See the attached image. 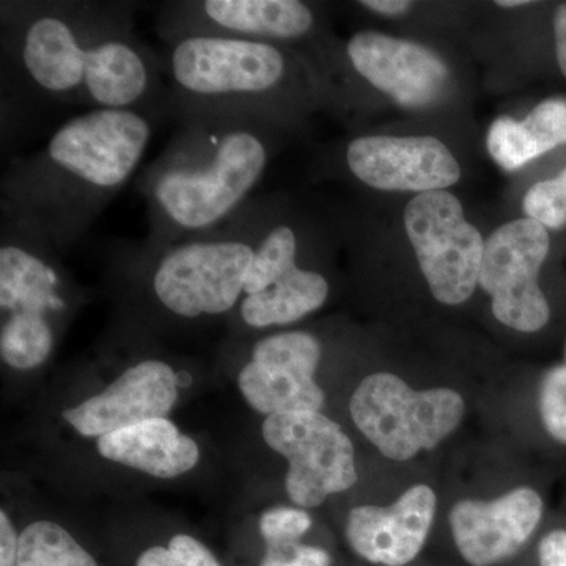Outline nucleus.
<instances>
[{
	"label": "nucleus",
	"mask_w": 566,
	"mask_h": 566,
	"mask_svg": "<svg viewBox=\"0 0 566 566\" xmlns=\"http://www.w3.org/2000/svg\"><path fill=\"white\" fill-rule=\"evenodd\" d=\"M133 0H2V133L44 107L148 112L169 120L161 54Z\"/></svg>",
	"instance_id": "nucleus-1"
},
{
	"label": "nucleus",
	"mask_w": 566,
	"mask_h": 566,
	"mask_svg": "<svg viewBox=\"0 0 566 566\" xmlns=\"http://www.w3.org/2000/svg\"><path fill=\"white\" fill-rule=\"evenodd\" d=\"M161 122L126 109L74 115L39 150L9 159L0 214L39 230L59 253L69 252L132 180Z\"/></svg>",
	"instance_id": "nucleus-2"
},
{
	"label": "nucleus",
	"mask_w": 566,
	"mask_h": 566,
	"mask_svg": "<svg viewBox=\"0 0 566 566\" xmlns=\"http://www.w3.org/2000/svg\"><path fill=\"white\" fill-rule=\"evenodd\" d=\"M180 128L136 180L156 249L219 229L262 181L274 156L277 123L240 112L178 118Z\"/></svg>",
	"instance_id": "nucleus-3"
},
{
	"label": "nucleus",
	"mask_w": 566,
	"mask_h": 566,
	"mask_svg": "<svg viewBox=\"0 0 566 566\" xmlns=\"http://www.w3.org/2000/svg\"><path fill=\"white\" fill-rule=\"evenodd\" d=\"M260 221L262 197L253 196L212 232L156 249L142 243L114 248L164 314L182 322L218 318L243 301Z\"/></svg>",
	"instance_id": "nucleus-4"
},
{
	"label": "nucleus",
	"mask_w": 566,
	"mask_h": 566,
	"mask_svg": "<svg viewBox=\"0 0 566 566\" xmlns=\"http://www.w3.org/2000/svg\"><path fill=\"white\" fill-rule=\"evenodd\" d=\"M161 57L172 120L205 112L285 118L293 85L286 48L192 35L164 43Z\"/></svg>",
	"instance_id": "nucleus-5"
},
{
	"label": "nucleus",
	"mask_w": 566,
	"mask_h": 566,
	"mask_svg": "<svg viewBox=\"0 0 566 566\" xmlns=\"http://www.w3.org/2000/svg\"><path fill=\"white\" fill-rule=\"evenodd\" d=\"M61 253L28 223L0 214V356L13 370L39 368L73 307Z\"/></svg>",
	"instance_id": "nucleus-6"
},
{
	"label": "nucleus",
	"mask_w": 566,
	"mask_h": 566,
	"mask_svg": "<svg viewBox=\"0 0 566 566\" xmlns=\"http://www.w3.org/2000/svg\"><path fill=\"white\" fill-rule=\"evenodd\" d=\"M353 422L386 458L408 461L457 430L464 400L447 387L415 390L392 374L367 376L349 400Z\"/></svg>",
	"instance_id": "nucleus-7"
},
{
	"label": "nucleus",
	"mask_w": 566,
	"mask_h": 566,
	"mask_svg": "<svg viewBox=\"0 0 566 566\" xmlns=\"http://www.w3.org/2000/svg\"><path fill=\"white\" fill-rule=\"evenodd\" d=\"M405 227L436 300L465 303L479 285L485 243L460 200L446 191L419 193L406 207Z\"/></svg>",
	"instance_id": "nucleus-8"
},
{
	"label": "nucleus",
	"mask_w": 566,
	"mask_h": 566,
	"mask_svg": "<svg viewBox=\"0 0 566 566\" xmlns=\"http://www.w3.org/2000/svg\"><path fill=\"white\" fill-rule=\"evenodd\" d=\"M262 431L266 444L289 460L285 490L294 504L314 509L357 482L352 439L323 412L268 416Z\"/></svg>",
	"instance_id": "nucleus-9"
},
{
	"label": "nucleus",
	"mask_w": 566,
	"mask_h": 566,
	"mask_svg": "<svg viewBox=\"0 0 566 566\" xmlns=\"http://www.w3.org/2000/svg\"><path fill=\"white\" fill-rule=\"evenodd\" d=\"M155 22L163 43L203 35L285 48L311 36L318 20L301 0H167L159 3Z\"/></svg>",
	"instance_id": "nucleus-10"
},
{
	"label": "nucleus",
	"mask_w": 566,
	"mask_h": 566,
	"mask_svg": "<svg viewBox=\"0 0 566 566\" xmlns=\"http://www.w3.org/2000/svg\"><path fill=\"white\" fill-rule=\"evenodd\" d=\"M547 253L546 227L528 218L499 227L485 243L479 285L493 297L495 318L520 333H536L549 322L538 285Z\"/></svg>",
	"instance_id": "nucleus-11"
},
{
	"label": "nucleus",
	"mask_w": 566,
	"mask_h": 566,
	"mask_svg": "<svg viewBox=\"0 0 566 566\" xmlns=\"http://www.w3.org/2000/svg\"><path fill=\"white\" fill-rule=\"evenodd\" d=\"M322 356V342L307 331L259 338L238 376L241 394L266 416L322 411L324 392L315 381Z\"/></svg>",
	"instance_id": "nucleus-12"
},
{
	"label": "nucleus",
	"mask_w": 566,
	"mask_h": 566,
	"mask_svg": "<svg viewBox=\"0 0 566 566\" xmlns=\"http://www.w3.org/2000/svg\"><path fill=\"white\" fill-rule=\"evenodd\" d=\"M345 164L356 180L379 191H444L461 177L449 148L428 136L357 137L345 148Z\"/></svg>",
	"instance_id": "nucleus-13"
},
{
	"label": "nucleus",
	"mask_w": 566,
	"mask_h": 566,
	"mask_svg": "<svg viewBox=\"0 0 566 566\" xmlns=\"http://www.w3.org/2000/svg\"><path fill=\"white\" fill-rule=\"evenodd\" d=\"M345 54L360 77L400 106H430L449 84V69L442 59L412 41L365 31L352 36Z\"/></svg>",
	"instance_id": "nucleus-14"
},
{
	"label": "nucleus",
	"mask_w": 566,
	"mask_h": 566,
	"mask_svg": "<svg viewBox=\"0 0 566 566\" xmlns=\"http://www.w3.org/2000/svg\"><path fill=\"white\" fill-rule=\"evenodd\" d=\"M178 386V374L166 360H139L102 394L63 411V419L85 438L99 439L133 424L164 419L177 401Z\"/></svg>",
	"instance_id": "nucleus-15"
},
{
	"label": "nucleus",
	"mask_w": 566,
	"mask_h": 566,
	"mask_svg": "<svg viewBox=\"0 0 566 566\" xmlns=\"http://www.w3.org/2000/svg\"><path fill=\"white\" fill-rule=\"evenodd\" d=\"M543 516V499L521 486L483 502L464 499L450 512L458 551L472 566L501 564L526 545Z\"/></svg>",
	"instance_id": "nucleus-16"
},
{
	"label": "nucleus",
	"mask_w": 566,
	"mask_h": 566,
	"mask_svg": "<svg viewBox=\"0 0 566 566\" xmlns=\"http://www.w3.org/2000/svg\"><path fill=\"white\" fill-rule=\"evenodd\" d=\"M436 506L438 499L428 485L409 488L389 506H356L346 521V539L371 564L408 565L427 542Z\"/></svg>",
	"instance_id": "nucleus-17"
},
{
	"label": "nucleus",
	"mask_w": 566,
	"mask_h": 566,
	"mask_svg": "<svg viewBox=\"0 0 566 566\" xmlns=\"http://www.w3.org/2000/svg\"><path fill=\"white\" fill-rule=\"evenodd\" d=\"M99 455L158 479H174L191 471L199 461V446L175 423L147 420L98 439Z\"/></svg>",
	"instance_id": "nucleus-18"
},
{
	"label": "nucleus",
	"mask_w": 566,
	"mask_h": 566,
	"mask_svg": "<svg viewBox=\"0 0 566 566\" xmlns=\"http://www.w3.org/2000/svg\"><path fill=\"white\" fill-rule=\"evenodd\" d=\"M329 294V279L301 264L263 292L244 296L237 308L238 322L252 331L286 326L322 308Z\"/></svg>",
	"instance_id": "nucleus-19"
},
{
	"label": "nucleus",
	"mask_w": 566,
	"mask_h": 566,
	"mask_svg": "<svg viewBox=\"0 0 566 566\" xmlns=\"http://www.w3.org/2000/svg\"><path fill=\"white\" fill-rule=\"evenodd\" d=\"M566 144V99L551 98L535 107L526 120L501 117L488 133V151L505 170H517L545 153Z\"/></svg>",
	"instance_id": "nucleus-20"
},
{
	"label": "nucleus",
	"mask_w": 566,
	"mask_h": 566,
	"mask_svg": "<svg viewBox=\"0 0 566 566\" xmlns=\"http://www.w3.org/2000/svg\"><path fill=\"white\" fill-rule=\"evenodd\" d=\"M301 232L296 223L279 216L275 205L262 197V221L256 233L253 260L244 296L263 292L275 281L301 266Z\"/></svg>",
	"instance_id": "nucleus-21"
},
{
	"label": "nucleus",
	"mask_w": 566,
	"mask_h": 566,
	"mask_svg": "<svg viewBox=\"0 0 566 566\" xmlns=\"http://www.w3.org/2000/svg\"><path fill=\"white\" fill-rule=\"evenodd\" d=\"M17 566H98L59 524L36 521L20 535Z\"/></svg>",
	"instance_id": "nucleus-22"
},
{
	"label": "nucleus",
	"mask_w": 566,
	"mask_h": 566,
	"mask_svg": "<svg viewBox=\"0 0 566 566\" xmlns=\"http://www.w3.org/2000/svg\"><path fill=\"white\" fill-rule=\"evenodd\" d=\"M528 219L546 229H560L566 223V169L553 180L539 181L528 189L524 199Z\"/></svg>",
	"instance_id": "nucleus-23"
},
{
	"label": "nucleus",
	"mask_w": 566,
	"mask_h": 566,
	"mask_svg": "<svg viewBox=\"0 0 566 566\" xmlns=\"http://www.w3.org/2000/svg\"><path fill=\"white\" fill-rule=\"evenodd\" d=\"M538 406L547 433L566 444V365H557L543 376Z\"/></svg>",
	"instance_id": "nucleus-24"
},
{
	"label": "nucleus",
	"mask_w": 566,
	"mask_h": 566,
	"mask_svg": "<svg viewBox=\"0 0 566 566\" xmlns=\"http://www.w3.org/2000/svg\"><path fill=\"white\" fill-rule=\"evenodd\" d=\"M136 566H221L211 551L189 535H175L169 546H155L137 558Z\"/></svg>",
	"instance_id": "nucleus-25"
},
{
	"label": "nucleus",
	"mask_w": 566,
	"mask_h": 566,
	"mask_svg": "<svg viewBox=\"0 0 566 566\" xmlns=\"http://www.w3.org/2000/svg\"><path fill=\"white\" fill-rule=\"evenodd\" d=\"M259 527L266 545L300 542L312 527V517L301 509L274 506L260 517Z\"/></svg>",
	"instance_id": "nucleus-26"
},
{
	"label": "nucleus",
	"mask_w": 566,
	"mask_h": 566,
	"mask_svg": "<svg viewBox=\"0 0 566 566\" xmlns=\"http://www.w3.org/2000/svg\"><path fill=\"white\" fill-rule=\"evenodd\" d=\"M260 566H331V556L322 547L300 542L266 545Z\"/></svg>",
	"instance_id": "nucleus-27"
},
{
	"label": "nucleus",
	"mask_w": 566,
	"mask_h": 566,
	"mask_svg": "<svg viewBox=\"0 0 566 566\" xmlns=\"http://www.w3.org/2000/svg\"><path fill=\"white\" fill-rule=\"evenodd\" d=\"M538 557L539 566H566V532L553 531L543 536Z\"/></svg>",
	"instance_id": "nucleus-28"
},
{
	"label": "nucleus",
	"mask_w": 566,
	"mask_h": 566,
	"mask_svg": "<svg viewBox=\"0 0 566 566\" xmlns=\"http://www.w3.org/2000/svg\"><path fill=\"white\" fill-rule=\"evenodd\" d=\"M20 536L6 512L0 513V566H17Z\"/></svg>",
	"instance_id": "nucleus-29"
},
{
	"label": "nucleus",
	"mask_w": 566,
	"mask_h": 566,
	"mask_svg": "<svg viewBox=\"0 0 566 566\" xmlns=\"http://www.w3.org/2000/svg\"><path fill=\"white\" fill-rule=\"evenodd\" d=\"M554 32H556L558 66L566 76V3L558 7L556 20H554Z\"/></svg>",
	"instance_id": "nucleus-30"
},
{
	"label": "nucleus",
	"mask_w": 566,
	"mask_h": 566,
	"mask_svg": "<svg viewBox=\"0 0 566 566\" xmlns=\"http://www.w3.org/2000/svg\"><path fill=\"white\" fill-rule=\"evenodd\" d=\"M360 6L385 17H398L411 9L412 3L408 0H364Z\"/></svg>",
	"instance_id": "nucleus-31"
},
{
	"label": "nucleus",
	"mask_w": 566,
	"mask_h": 566,
	"mask_svg": "<svg viewBox=\"0 0 566 566\" xmlns=\"http://www.w3.org/2000/svg\"><path fill=\"white\" fill-rule=\"evenodd\" d=\"M527 3L526 0H501L497 6L504 7V9H515V7L527 6Z\"/></svg>",
	"instance_id": "nucleus-32"
}]
</instances>
